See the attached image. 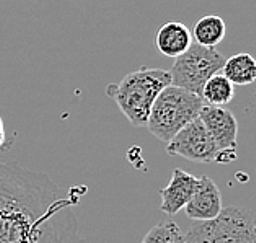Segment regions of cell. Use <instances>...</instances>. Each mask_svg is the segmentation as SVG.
<instances>
[{
  "label": "cell",
  "mask_w": 256,
  "mask_h": 243,
  "mask_svg": "<svg viewBox=\"0 0 256 243\" xmlns=\"http://www.w3.org/2000/svg\"><path fill=\"white\" fill-rule=\"evenodd\" d=\"M5 139H7V134H5V126H4V121L0 118V148L4 147L5 144Z\"/></svg>",
  "instance_id": "2e32d148"
},
{
  "label": "cell",
  "mask_w": 256,
  "mask_h": 243,
  "mask_svg": "<svg viewBox=\"0 0 256 243\" xmlns=\"http://www.w3.org/2000/svg\"><path fill=\"white\" fill-rule=\"evenodd\" d=\"M192 44V34L188 26L180 22H168L155 34V46L165 58L176 59Z\"/></svg>",
  "instance_id": "30bf717a"
},
{
  "label": "cell",
  "mask_w": 256,
  "mask_h": 243,
  "mask_svg": "<svg viewBox=\"0 0 256 243\" xmlns=\"http://www.w3.org/2000/svg\"><path fill=\"white\" fill-rule=\"evenodd\" d=\"M236 160V148H226V150H218L216 155V164H232Z\"/></svg>",
  "instance_id": "9a60e30c"
},
{
  "label": "cell",
  "mask_w": 256,
  "mask_h": 243,
  "mask_svg": "<svg viewBox=\"0 0 256 243\" xmlns=\"http://www.w3.org/2000/svg\"><path fill=\"white\" fill-rule=\"evenodd\" d=\"M142 243H184V234L173 220H166L150 228Z\"/></svg>",
  "instance_id": "5bb4252c"
},
{
  "label": "cell",
  "mask_w": 256,
  "mask_h": 243,
  "mask_svg": "<svg viewBox=\"0 0 256 243\" xmlns=\"http://www.w3.org/2000/svg\"><path fill=\"white\" fill-rule=\"evenodd\" d=\"M220 74L234 85H252L256 82V59L248 52L235 54L230 59H226Z\"/></svg>",
  "instance_id": "8fae6325"
},
{
  "label": "cell",
  "mask_w": 256,
  "mask_h": 243,
  "mask_svg": "<svg viewBox=\"0 0 256 243\" xmlns=\"http://www.w3.org/2000/svg\"><path fill=\"white\" fill-rule=\"evenodd\" d=\"M166 152L172 157H183L196 164H210L216 160L218 147L198 118L168 142Z\"/></svg>",
  "instance_id": "8992f818"
},
{
  "label": "cell",
  "mask_w": 256,
  "mask_h": 243,
  "mask_svg": "<svg viewBox=\"0 0 256 243\" xmlns=\"http://www.w3.org/2000/svg\"><path fill=\"white\" fill-rule=\"evenodd\" d=\"M222 194L214 180L209 176L198 178V186L190 202L186 204L184 212L190 219L196 222H208L216 219L222 212Z\"/></svg>",
  "instance_id": "ba28073f"
},
{
  "label": "cell",
  "mask_w": 256,
  "mask_h": 243,
  "mask_svg": "<svg viewBox=\"0 0 256 243\" xmlns=\"http://www.w3.org/2000/svg\"><path fill=\"white\" fill-rule=\"evenodd\" d=\"M227 26L224 18L217 15H208L198 20L194 24V31H192V38H194L196 44L204 48H216L226 38Z\"/></svg>",
  "instance_id": "7c38bea8"
},
{
  "label": "cell",
  "mask_w": 256,
  "mask_h": 243,
  "mask_svg": "<svg viewBox=\"0 0 256 243\" xmlns=\"http://www.w3.org/2000/svg\"><path fill=\"white\" fill-rule=\"evenodd\" d=\"M168 85H172L170 70L144 67L128 74L118 85H110L108 95L134 128H147L155 100Z\"/></svg>",
  "instance_id": "7a4b0ae2"
},
{
  "label": "cell",
  "mask_w": 256,
  "mask_h": 243,
  "mask_svg": "<svg viewBox=\"0 0 256 243\" xmlns=\"http://www.w3.org/2000/svg\"><path fill=\"white\" fill-rule=\"evenodd\" d=\"M184 243H256V210L224 208L216 219L192 224L184 234Z\"/></svg>",
  "instance_id": "277c9868"
},
{
  "label": "cell",
  "mask_w": 256,
  "mask_h": 243,
  "mask_svg": "<svg viewBox=\"0 0 256 243\" xmlns=\"http://www.w3.org/2000/svg\"><path fill=\"white\" fill-rule=\"evenodd\" d=\"M76 204L44 173L0 162V243H84Z\"/></svg>",
  "instance_id": "6da1fadb"
},
{
  "label": "cell",
  "mask_w": 256,
  "mask_h": 243,
  "mask_svg": "<svg viewBox=\"0 0 256 243\" xmlns=\"http://www.w3.org/2000/svg\"><path fill=\"white\" fill-rule=\"evenodd\" d=\"M204 102L199 95L168 85L155 100L147 129L158 140L168 144L181 129L198 120Z\"/></svg>",
  "instance_id": "3957f363"
},
{
  "label": "cell",
  "mask_w": 256,
  "mask_h": 243,
  "mask_svg": "<svg viewBox=\"0 0 256 243\" xmlns=\"http://www.w3.org/2000/svg\"><path fill=\"white\" fill-rule=\"evenodd\" d=\"M196 186H198L196 176H192L191 173H186L183 170H174L168 186L160 191L162 212H165L168 216H174L180 210H183L186 208V204L190 202L191 196L194 194Z\"/></svg>",
  "instance_id": "9c48e42d"
},
{
  "label": "cell",
  "mask_w": 256,
  "mask_h": 243,
  "mask_svg": "<svg viewBox=\"0 0 256 243\" xmlns=\"http://www.w3.org/2000/svg\"><path fill=\"white\" fill-rule=\"evenodd\" d=\"M199 120L204 128L214 139L218 150L236 148V137H238V121L235 114L226 106H208L204 104Z\"/></svg>",
  "instance_id": "52a82bcc"
},
{
  "label": "cell",
  "mask_w": 256,
  "mask_h": 243,
  "mask_svg": "<svg viewBox=\"0 0 256 243\" xmlns=\"http://www.w3.org/2000/svg\"><path fill=\"white\" fill-rule=\"evenodd\" d=\"M226 58L216 48H204L192 42L191 48L174 59L170 70L172 85L201 96L206 82L220 74Z\"/></svg>",
  "instance_id": "5b68a950"
},
{
  "label": "cell",
  "mask_w": 256,
  "mask_h": 243,
  "mask_svg": "<svg viewBox=\"0 0 256 243\" xmlns=\"http://www.w3.org/2000/svg\"><path fill=\"white\" fill-rule=\"evenodd\" d=\"M235 96V85L222 74L212 76L206 82L201 98L208 106H227Z\"/></svg>",
  "instance_id": "4fadbf2b"
}]
</instances>
